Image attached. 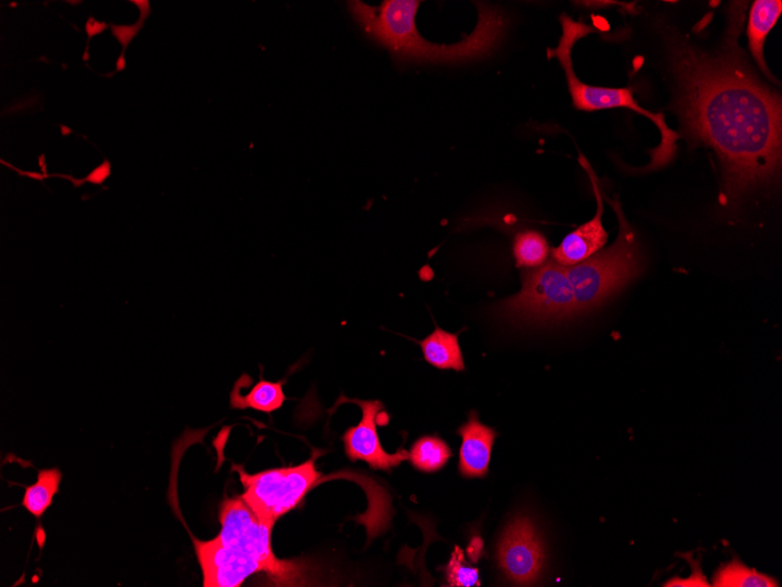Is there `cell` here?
<instances>
[{
	"instance_id": "7a4b0ae2",
	"label": "cell",
	"mask_w": 782,
	"mask_h": 587,
	"mask_svg": "<svg viewBox=\"0 0 782 587\" xmlns=\"http://www.w3.org/2000/svg\"><path fill=\"white\" fill-rule=\"evenodd\" d=\"M608 204L619 221L613 245L574 265L549 261L526 272L522 288L499 304V313L514 322L543 324L580 315L600 308L631 284L642 271L636 232L629 225L618 198Z\"/></svg>"
},
{
	"instance_id": "9a60e30c",
	"label": "cell",
	"mask_w": 782,
	"mask_h": 587,
	"mask_svg": "<svg viewBox=\"0 0 782 587\" xmlns=\"http://www.w3.org/2000/svg\"><path fill=\"white\" fill-rule=\"evenodd\" d=\"M452 457V450L438 436H423L410 451L411 463L417 471L434 474L445 468Z\"/></svg>"
},
{
	"instance_id": "7c38bea8",
	"label": "cell",
	"mask_w": 782,
	"mask_h": 587,
	"mask_svg": "<svg viewBox=\"0 0 782 587\" xmlns=\"http://www.w3.org/2000/svg\"><path fill=\"white\" fill-rule=\"evenodd\" d=\"M781 12L782 2L780 0H757L751 8L749 23H747V38H749L750 51L759 69L772 80L774 78L769 70L767 60H764L763 48L769 33L780 19Z\"/></svg>"
},
{
	"instance_id": "5bb4252c",
	"label": "cell",
	"mask_w": 782,
	"mask_h": 587,
	"mask_svg": "<svg viewBox=\"0 0 782 587\" xmlns=\"http://www.w3.org/2000/svg\"><path fill=\"white\" fill-rule=\"evenodd\" d=\"M284 382L261 380L254 384L251 392L242 395L235 388L231 393V407L235 410L251 408L263 413H274L281 408L286 401L283 390Z\"/></svg>"
},
{
	"instance_id": "ffe728a7",
	"label": "cell",
	"mask_w": 782,
	"mask_h": 587,
	"mask_svg": "<svg viewBox=\"0 0 782 587\" xmlns=\"http://www.w3.org/2000/svg\"><path fill=\"white\" fill-rule=\"evenodd\" d=\"M136 7L141 11V19L138 23L134 25H111L113 36L124 47V51L120 58L117 60V71H124L126 67L125 53L133 39L139 35L140 30L143 27L146 20L150 14V4L145 0V2H139V0H133Z\"/></svg>"
},
{
	"instance_id": "277c9868",
	"label": "cell",
	"mask_w": 782,
	"mask_h": 587,
	"mask_svg": "<svg viewBox=\"0 0 782 587\" xmlns=\"http://www.w3.org/2000/svg\"><path fill=\"white\" fill-rule=\"evenodd\" d=\"M560 21L561 26H563V36H561L556 48L549 49V57H556L561 66L564 67L575 108L586 112L628 108L648 117L657 126L662 137L660 146L653 150L651 166L656 170V168L669 163L675 156L676 141L679 137L676 131L668 127L665 115L652 113L641 107L632 90L590 87L577 78L573 70V46L576 42L588 36L594 30L583 22H575L565 13L561 15Z\"/></svg>"
},
{
	"instance_id": "ac0fdd59",
	"label": "cell",
	"mask_w": 782,
	"mask_h": 587,
	"mask_svg": "<svg viewBox=\"0 0 782 587\" xmlns=\"http://www.w3.org/2000/svg\"><path fill=\"white\" fill-rule=\"evenodd\" d=\"M717 587H773L778 583L767 575L759 574L739 561L731 562L723 566L713 579Z\"/></svg>"
},
{
	"instance_id": "ba28073f",
	"label": "cell",
	"mask_w": 782,
	"mask_h": 587,
	"mask_svg": "<svg viewBox=\"0 0 782 587\" xmlns=\"http://www.w3.org/2000/svg\"><path fill=\"white\" fill-rule=\"evenodd\" d=\"M348 401L359 405L363 411L360 424L349 428L343 436L346 456L350 461H364L376 471L389 472L410 459V451L400 449L390 454L382 447L378 433L379 417L384 410L382 402L356 399Z\"/></svg>"
},
{
	"instance_id": "4fadbf2b",
	"label": "cell",
	"mask_w": 782,
	"mask_h": 587,
	"mask_svg": "<svg viewBox=\"0 0 782 587\" xmlns=\"http://www.w3.org/2000/svg\"><path fill=\"white\" fill-rule=\"evenodd\" d=\"M424 360L438 370L465 371L464 357L458 342V333H450L436 326L427 338L418 342Z\"/></svg>"
},
{
	"instance_id": "30bf717a",
	"label": "cell",
	"mask_w": 782,
	"mask_h": 587,
	"mask_svg": "<svg viewBox=\"0 0 782 587\" xmlns=\"http://www.w3.org/2000/svg\"><path fill=\"white\" fill-rule=\"evenodd\" d=\"M579 160L591 181L594 194L595 197H597L598 210L593 220L567 234L563 243L552 251V261L565 266L582 263L590 258L595 254H598L608 242V232L602 225L603 200L598 177L591 170L589 162L583 156Z\"/></svg>"
},
{
	"instance_id": "6da1fadb",
	"label": "cell",
	"mask_w": 782,
	"mask_h": 587,
	"mask_svg": "<svg viewBox=\"0 0 782 587\" xmlns=\"http://www.w3.org/2000/svg\"><path fill=\"white\" fill-rule=\"evenodd\" d=\"M743 13L735 12L721 53L685 39L671 43L676 107L688 136L717 154L726 208L770 186L781 165V99L756 77L736 43Z\"/></svg>"
},
{
	"instance_id": "7402d4cb",
	"label": "cell",
	"mask_w": 782,
	"mask_h": 587,
	"mask_svg": "<svg viewBox=\"0 0 782 587\" xmlns=\"http://www.w3.org/2000/svg\"><path fill=\"white\" fill-rule=\"evenodd\" d=\"M468 556L472 563H478L484 553V542L481 537H474L468 548Z\"/></svg>"
},
{
	"instance_id": "8fae6325",
	"label": "cell",
	"mask_w": 782,
	"mask_h": 587,
	"mask_svg": "<svg viewBox=\"0 0 782 587\" xmlns=\"http://www.w3.org/2000/svg\"><path fill=\"white\" fill-rule=\"evenodd\" d=\"M457 433L463 440L459 451L458 471L467 479H484L488 474V467L493 445L497 439L495 429L480 422L479 413L469 414V421Z\"/></svg>"
},
{
	"instance_id": "52a82bcc",
	"label": "cell",
	"mask_w": 782,
	"mask_h": 587,
	"mask_svg": "<svg viewBox=\"0 0 782 587\" xmlns=\"http://www.w3.org/2000/svg\"><path fill=\"white\" fill-rule=\"evenodd\" d=\"M543 561L542 542L531 519L514 518L497 546V562L504 576L517 585H531L540 577Z\"/></svg>"
},
{
	"instance_id": "9c48e42d",
	"label": "cell",
	"mask_w": 782,
	"mask_h": 587,
	"mask_svg": "<svg viewBox=\"0 0 782 587\" xmlns=\"http://www.w3.org/2000/svg\"><path fill=\"white\" fill-rule=\"evenodd\" d=\"M204 587H238L249 577L265 574L264 565L242 550L216 539L194 540Z\"/></svg>"
},
{
	"instance_id": "603a6c76",
	"label": "cell",
	"mask_w": 782,
	"mask_h": 587,
	"mask_svg": "<svg viewBox=\"0 0 782 587\" xmlns=\"http://www.w3.org/2000/svg\"><path fill=\"white\" fill-rule=\"evenodd\" d=\"M108 28V25L106 23H100L93 19V16H90L88 23H87V32L89 35V42L97 36L101 35L102 32H105V30Z\"/></svg>"
},
{
	"instance_id": "3957f363",
	"label": "cell",
	"mask_w": 782,
	"mask_h": 587,
	"mask_svg": "<svg viewBox=\"0 0 782 587\" xmlns=\"http://www.w3.org/2000/svg\"><path fill=\"white\" fill-rule=\"evenodd\" d=\"M418 0H384L371 7L355 0L347 8L367 38L388 49L400 64H462L487 56L503 39L504 15L479 5V23L462 42L438 45L425 41L416 27Z\"/></svg>"
},
{
	"instance_id": "e0dca14e",
	"label": "cell",
	"mask_w": 782,
	"mask_h": 587,
	"mask_svg": "<svg viewBox=\"0 0 782 587\" xmlns=\"http://www.w3.org/2000/svg\"><path fill=\"white\" fill-rule=\"evenodd\" d=\"M550 253L547 238L538 231H521L515 239L514 254L519 267H540L548 262Z\"/></svg>"
},
{
	"instance_id": "2e32d148",
	"label": "cell",
	"mask_w": 782,
	"mask_h": 587,
	"mask_svg": "<svg viewBox=\"0 0 782 587\" xmlns=\"http://www.w3.org/2000/svg\"><path fill=\"white\" fill-rule=\"evenodd\" d=\"M62 474L57 468L44 469L38 474V480L27 486L23 498V507L33 516L41 518L53 505L55 496L59 492Z\"/></svg>"
},
{
	"instance_id": "44dd1931",
	"label": "cell",
	"mask_w": 782,
	"mask_h": 587,
	"mask_svg": "<svg viewBox=\"0 0 782 587\" xmlns=\"http://www.w3.org/2000/svg\"><path fill=\"white\" fill-rule=\"evenodd\" d=\"M111 175V163L108 160H105L104 163L95 168V170L84 179V181L93 183V184H102L104 181L108 179Z\"/></svg>"
},
{
	"instance_id": "8992f818",
	"label": "cell",
	"mask_w": 782,
	"mask_h": 587,
	"mask_svg": "<svg viewBox=\"0 0 782 587\" xmlns=\"http://www.w3.org/2000/svg\"><path fill=\"white\" fill-rule=\"evenodd\" d=\"M233 469L244 486L241 497L262 521L272 526L299 507L320 477L314 460L254 475L248 474L241 465H233Z\"/></svg>"
},
{
	"instance_id": "5b68a950",
	"label": "cell",
	"mask_w": 782,
	"mask_h": 587,
	"mask_svg": "<svg viewBox=\"0 0 782 587\" xmlns=\"http://www.w3.org/2000/svg\"><path fill=\"white\" fill-rule=\"evenodd\" d=\"M219 522L222 526L217 539L235 546L258 560L265 574L279 586L304 583V567L299 562L279 560L272 549V530L275 526L262 521L242 497L226 498L220 505Z\"/></svg>"
},
{
	"instance_id": "d6986e66",
	"label": "cell",
	"mask_w": 782,
	"mask_h": 587,
	"mask_svg": "<svg viewBox=\"0 0 782 587\" xmlns=\"http://www.w3.org/2000/svg\"><path fill=\"white\" fill-rule=\"evenodd\" d=\"M445 569L449 586L471 587L481 585L480 569L470 566L465 562L464 553L459 546H456L451 560Z\"/></svg>"
}]
</instances>
